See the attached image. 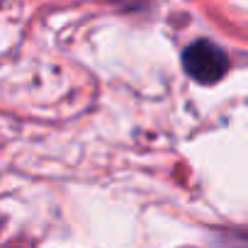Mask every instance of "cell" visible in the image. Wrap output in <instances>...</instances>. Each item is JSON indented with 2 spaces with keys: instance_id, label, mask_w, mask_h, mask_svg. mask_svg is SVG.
Instances as JSON below:
<instances>
[{
  "instance_id": "obj_1",
  "label": "cell",
  "mask_w": 248,
  "mask_h": 248,
  "mask_svg": "<svg viewBox=\"0 0 248 248\" xmlns=\"http://www.w3.org/2000/svg\"><path fill=\"white\" fill-rule=\"evenodd\" d=\"M183 66L192 80H197L202 85H212L219 78H224V73L229 71V59L217 44L202 39L185 49Z\"/></svg>"
}]
</instances>
